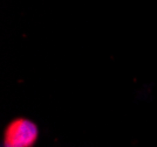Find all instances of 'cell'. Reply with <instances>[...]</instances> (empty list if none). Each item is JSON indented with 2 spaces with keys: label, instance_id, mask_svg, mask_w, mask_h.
Listing matches in <instances>:
<instances>
[{
  "label": "cell",
  "instance_id": "cell-1",
  "mask_svg": "<svg viewBox=\"0 0 157 147\" xmlns=\"http://www.w3.org/2000/svg\"><path fill=\"white\" fill-rule=\"evenodd\" d=\"M38 138V127L33 122L24 118L15 119L5 131V147H32Z\"/></svg>",
  "mask_w": 157,
  "mask_h": 147
}]
</instances>
